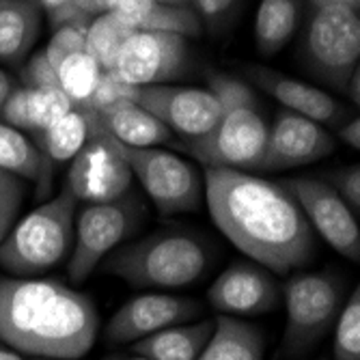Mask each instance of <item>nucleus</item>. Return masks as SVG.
<instances>
[{"instance_id":"obj_1","label":"nucleus","mask_w":360,"mask_h":360,"mask_svg":"<svg viewBox=\"0 0 360 360\" xmlns=\"http://www.w3.org/2000/svg\"><path fill=\"white\" fill-rule=\"evenodd\" d=\"M203 199L216 226L261 268L287 274L317 252L315 231L285 184L246 171L205 169Z\"/></svg>"},{"instance_id":"obj_2","label":"nucleus","mask_w":360,"mask_h":360,"mask_svg":"<svg viewBox=\"0 0 360 360\" xmlns=\"http://www.w3.org/2000/svg\"><path fill=\"white\" fill-rule=\"evenodd\" d=\"M100 315L84 293L50 278H0V341L48 360L84 356L97 337Z\"/></svg>"},{"instance_id":"obj_3","label":"nucleus","mask_w":360,"mask_h":360,"mask_svg":"<svg viewBox=\"0 0 360 360\" xmlns=\"http://www.w3.org/2000/svg\"><path fill=\"white\" fill-rule=\"evenodd\" d=\"M207 84L220 102V115L205 134L181 139L177 147L205 169L261 171L268 121L252 89L229 74H210Z\"/></svg>"},{"instance_id":"obj_4","label":"nucleus","mask_w":360,"mask_h":360,"mask_svg":"<svg viewBox=\"0 0 360 360\" xmlns=\"http://www.w3.org/2000/svg\"><path fill=\"white\" fill-rule=\"evenodd\" d=\"M210 261V246L201 236L171 226L115 248L104 272L139 289H181L199 283Z\"/></svg>"},{"instance_id":"obj_5","label":"nucleus","mask_w":360,"mask_h":360,"mask_svg":"<svg viewBox=\"0 0 360 360\" xmlns=\"http://www.w3.org/2000/svg\"><path fill=\"white\" fill-rule=\"evenodd\" d=\"M78 201L68 186L50 201L13 222L0 244V270L9 276H39L72 252Z\"/></svg>"},{"instance_id":"obj_6","label":"nucleus","mask_w":360,"mask_h":360,"mask_svg":"<svg viewBox=\"0 0 360 360\" xmlns=\"http://www.w3.org/2000/svg\"><path fill=\"white\" fill-rule=\"evenodd\" d=\"M300 56L315 78L345 91L360 60L358 11L345 5L315 7L304 30Z\"/></svg>"},{"instance_id":"obj_7","label":"nucleus","mask_w":360,"mask_h":360,"mask_svg":"<svg viewBox=\"0 0 360 360\" xmlns=\"http://www.w3.org/2000/svg\"><path fill=\"white\" fill-rule=\"evenodd\" d=\"M341 298L343 283L337 274L319 272L291 278L285 285L287 323L281 352L287 358H298L313 349L335 326Z\"/></svg>"},{"instance_id":"obj_8","label":"nucleus","mask_w":360,"mask_h":360,"mask_svg":"<svg viewBox=\"0 0 360 360\" xmlns=\"http://www.w3.org/2000/svg\"><path fill=\"white\" fill-rule=\"evenodd\" d=\"M117 147L160 214L175 216L201 207L203 175L190 160L158 147H132L119 141Z\"/></svg>"},{"instance_id":"obj_9","label":"nucleus","mask_w":360,"mask_h":360,"mask_svg":"<svg viewBox=\"0 0 360 360\" xmlns=\"http://www.w3.org/2000/svg\"><path fill=\"white\" fill-rule=\"evenodd\" d=\"M143 203L129 192L117 201L91 203L76 216V236L68 261L74 285L84 283L93 270L134 231L143 220Z\"/></svg>"},{"instance_id":"obj_10","label":"nucleus","mask_w":360,"mask_h":360,"mask_svg":"<svg viewBox=\"0 0 360 360\" xmlns=\"http://www.w3.org/2000/svg\"><path fill=\"white\" fill-rule=\"evenodd\" d=\"M188 70V37L160 30H134L121 46L108 72L123 84L149 86L171 84Z\"/></svg>"},{"instance_id":"obj_11","label":"nucleus","mask_w":360,"mask_h":360,"mask_svg":"<svg viewBox=\"0 0 360 360\" xmlns=\"http://www.w3.org/2000/svg\"><path fill=\"white\" fill-rule=\"evenodd\" d=\"M123 100H129L165 123L181 139L205 134L220 115V102L210 89L149 84L123 86Z\"/></svg>"},{"instance_id":"obj_12","label":"nucleus","mask_w":360,"mask_h":360,"mask_svg":"<svg viewBox=\"0 0 360 360\" xmlns=\"http://www.w3.org/2000/svg\"><path fill=\"white\" fill-rule=\"evenodd\" d=\"M132 171L121 155L117 141L102 127L72 160L68 173V186L76 201L108 203L117 201L129 192Z\"/></svg>"},{"instance_id":"obj_13","label":"nucleus","mask_w":360,"mask_h":360,"mask_svg":"<svg viewBox=\"0 0 360 360\" xmlns=\"http://www.w3.org/2000/svg\"><path fill=\"white\" fill-rule=\"evenodd\" d=\"M315 231L339 255L349 261L360 259V226L356 214L335 192V188L319 177H293L285 181Z\"/></svg>"},{"instance_id":"obj_14","label":"nucleus","mask_w":360,"mask_h":360,"mask_svg":"<svg viewBox=\"0 0 360 360\" xmlns=\"http://www.w3.org/2000/svg\"><path fill=\"white\" fill-rule=\"evenodd\" d=\"M203 304L194 298L173 296V293H145L125 302L108 321L106 337L112 343H136L153 333L203 315Z\"/></svg>"},{"instance_id":"obj_15","label":"nucleus","mask_w":360,"mask_h":360,"mask_svg":"<svg viewBox=\"0 0 360 360\" xmlns=\"http://www.w3.org/2000/svg\"><path fill=\"white\" fill-rule=\"evenodd\" d=\"M333 151L335 139L321 123L283 108L276 112L272 125H268L261 171H285L313 165Z\"/></svg>"},{"instance_id":"obj_16","label":"nucleus","mask_w":360,"mask_h":360,"mask_svg":"<svg viewBox=\"0 0 360 360\" xmlns=\"http://www.w3.org/2000/svg\"><path fill=\"white\" fill-rule=\"evenodd\" d=\"M207 302L222 315H261L281 302V287L259 264H233L207 289Z\"/></svg>"},{"instance_id":"obj_17","label":"nucleus","mask_w":360,"mask_h":360,"mask_svg":"<svg viewBox=\"0 0 360 360\" xmlns=\"http://www.w3.org/2000/svg\"><path fill=\"white\" fill-rule=\"evenodd\" d=\"M248 78L261 91H266L276 102H281L285 110L302 115L321 125H341L343 121H347L345 108L335 97L313 84H307L268 68H259V65L248 68Z\"/></svg>"},{"instance_id":"obj_18","label":"nucleus","mask_w":360,"mask_h":360,"mask_svg":"<svg viewBox=\"0 0 360 360\" xmlns=\"http://www.w3.org/2000/svg\"><path fill=\"white\" fill-rule=\"evenodd\" d=\"M108 13L134 30L175 32L181 37L203 35V22L192 5H169L160 0H112Z\"/></svg>"},{"instance_id":"obj_19","label":"nucleus","mask_w":360,"mask_h":360,"mask_svg":"<svg viewBox=\"0 0 360 360\" xmlns=\"http://www.w3.org/2000/svg\"><path fill=\"white\" fill-rule=\"evenodd\" d=\"M72 108L74 102L58 86H22L11 91L0 115L18 129L41 134Z\"/></svg>"},{"instance_id":"obj_20","label":"nucleus","mask_w":360,"mask_h":360,"mask_svg":"<svg viewBox=\"0 0 360 360\" xmlns=\"http://www.w3.org/2000/svg\"><path fill=\"white\" fill-rule=\"evenodd\" d=\"M106 132L123 145L158 147L171 139V129L153 115L129 100H119L110 106L95 108Z\"/></svg>"},{"instance_id":"obj_21","label":"nucleus","mask_w":360,"mask_h":360,"mask_svg":"<svg viewBox=\"0 0 360 360\" xmlns=\"http://www.w3.org/2000/svg\"><path fill=\"white\" fill-rule=\"evenodd\" d=\"M214 333V319H194L153 333L134 343V352L147 360H196Z\"/></svg>"},{"instance_id":"obj_22","label":"nucleus","mask_w":360,"mask_h":360,"mask_svg":"<svg viewBox=\"0 0 360 360\" xmlns=\"http://www.w3.org/2000/svg\"><path fill=\"white\" fill-rule=\"evenodd\" d=\"M104 125L91 104H74L54 125L41 132V151L50 162H68L100 132Z\"/></svg>"},{"instance_id":"obj_23","label":"nucleus","mask_w":360,"mask_h":360,"mask_svg":"<svg viewBox=\"0 0 360 360\" xmlns=\"http://www.w3.org/2000/svg\"><path fill=\"white\" fill-rule=\"evenodd\" d=\"M41 32V9L32 0H0V60L22 63Z\"/></svg>"},{"instance_id":"obj_24","label":"nucleus","mask_w":360,"mask_h":360,"mask_svg":"<svg viewBox=\"0 0 360 360\" xmlns=\"http://www.w3.org/2000/svg\"><path fill=\"white\" fill-rule=\"evenodd\" d=\"M196 360H264V335L233 315L214 319V333Z\"/></svg>"},{"instance_id":"obj_25","label":"nucleus","mask_w":360,"mask_h":360,"mask_svg":"<svg viewBox=\"0 0 360 360\" xmlns=\"http://www.w3.org/2000/svg\"><path fill=\"white\" fill-rule=\"evenodd\" d=\"M302 15V0H261L255 15V46L259 54L281 52L296 35Z\"/></svg>"},{"instance_id":"obj_26","label":"nucleus","mask_w":360,"mask_h":360,"mask_svg":"<svg viewBox=\"0 0 360 360\" xmlns=\"http://www.w3.org/2000/svg\"><path fill=\"white\" fill-rule=\"evenodd\" d=\"M0 169L46 188L52 175V162L18 127L0 123Z\"/></svg>"},{"instance_id":"obj_27","label":"nucleus","mask_w":360,"mask_h":360,"mask_svg":"<svg viewBox=\"0 0 360 360\" xmlns=\"http://www.w3.org/2000/svg\"><path fill=\"white\" fill-rule=\"evenodd\" d=\"M132 32H134V28L123 24L117 15L100 13V15H95L86 26L84 52L91 54L104 72H108L112 68L121 46L125 44V39L132 35Z\"/></svg>"},{"instance_id":"obj_28","label":"nucleus","mask_w":360,"mask_h":360,"mask_svg":"<svg viewBox=\"0 0 360 360\" xmlns=\"http://www.w3.org/2000/svg\"><path fill=\"white\" fill-rule=\"evenodd\" d=\"M102 68L97 60L86 52H76L65 56L56 65V80L58 89L70 97L74 104H89L93 91L100 82Z\"/></svg>"},{"instance_id":"obj_29","label":"nucleus","mask_w":360,"mask_h":360,"mask_svg":"<svg viewBox=\"0 0 360 360\" xmlns=\"http://www.w3.org/2000/svg\"><path fill=\"white\" fill-rule=\"evenodd\" d=\"M335 328V360H360V291L354 287L349 300L339 311Z\"/></svg>"},{"instance_id":"obj_30","label":"nucleus","mask_w":360,"mask_h":360,"mask_svg":"<svg viewBox=\"0 0 360 360\" xmlns=\"http://www.w3.org/2000/svg\"><path fill=\"white\" fill-rule=\"evenodd\" d=\"M190 5L201 18L203 28L214 35H224L236 24L244 0H190Z\"/></svg>"},{"instance_id":"obj_31","label":"nucleus","mask_w":360,"mask_h":360,"mask_svg":"<svg viewBox=\"0 0 360 360\" xmlns=\"http://www.w3.org/2000/svg\"><path fill=\"white\" fill-rule=\"evenodd\" d=\"M22 199H24L22 179L0 169V244H3L9 229L15 222V216L22 207Z\"/></svg>"},{"instance_id":"obj_32","label":"nucleus","mask_w":360,"mask_h":360,"mask_svg":"<svg viewBox=\"0 0 360 360\" xmlns=\"http://www.w3.org/2000/svg\"><path fill=\"white\" fill-rule=\"evenodd\" d=\"M86 26L89 24H72V26H60L52 35L48 48L44 54L48 56L50 65L56 72V65L70 54L84 52V37H86Z\"/></svg>"},{"instance_id":"obj_33","label":"nucleus","mask_w":360,"mask_h":360,"mask_svg":"<svg viewBox=\"0 0 360 360\" xmlns=\"http://www.w3.org/2000/svg\"><path fill=\"white\" fill-rule=\"evenodd\" d=\"M41 11H46L50 24L54 28L72 26V24H89L93 18L84 11L82 0H32Z\"/></svg>"},{"instance_id":"obj_34","label":"nucleus","mask_w":360,"mask_h":360,"mask_svg":"<svg viewBox=\"0 0 360 360\" xmlns=\"http://www.w3.org/2000/svg\"><path fill=\"white\" fill-rule=\"evenodd\" d=\"M328 184L345 201V205L358 216L360 214V167L349 165V167H343V169L335 171L330 175Z\"/></svg>"},{"instance_id":"obj_35","label":"nucleus","mask_w":360,"mask_h":360,"mask_svg":"<svg viewBox=\"0 0 360 360\" xmlns=\"http://www.w3.org/2000/svg\"><path fill=\"white\" fill-rule=\"evenodd\" d=\"M22 78H24V86H58L56 72L50 65L48 56L44 54V50L28 58Z\"/></svg>"},{"instance_id":"obj_36","label":"nucleus","mask_w":360,"mask_h":360,"mask_svg":"<svg viewBox=\"0 0 360 360\" xmlns=\"http://www.w3.org/2000/svg\"><path fill=\"white\" fill-rule=\"evenodd\" d=\"M339 139H341L347 147L360 149V119H358L356 115L339 125Z\"/></svg>"},{"instance_id":"obj_37","label":"nucleus","mask_w":360,"mask_h":360,"mask_svg":"<svg viewBox=\"0 0 360 360\" xmlns=\"http://www.w3.org/2000/svg\"><path fill=\"white\" fill-rule=\"evenodd\" d=\"M345 93L352 97V102L358 104L360 102V68L352 74V78L347 80V86H345Z\"/></svg>"},{"instance_id":"obj_38","label":"nucleus","mask_w":360,"mask_h":360,"mask_svg":"<svg viewBox=\"0 0 360 360\" xmlns=\"http://www.w3.org/2000/svg\"><path fill=\"white\" fill-rule=\"evenodd\" d=\"M0 360H48V358L28 356V354H22L13 347H0Z\"/></svg>"},{"instance_id":"obj_39","label":"nucleus","mask_w":360,"mask_h":360,"mask_svg":"<svg viewBox=\"0 0 360 360\" xmlns=\"http://www.w3.org/2000/svg\"><path fill=\"white\" fill-rule=\"evenodd\" d=\"M13 91V84H11V78L0 70V108H3V104L7 102V97L11 95Z\"/></svg>"},{"instance_id":"obj_40","label":"nucleus","mask_w":360,"mask_h":360,"mask_svg":"<svg viewBox=\"0 0 360 360\" xmlns=\"http://www.w3.org/2000/svg\"><path fill=\"white\" fill-rule=\"evenodd\" d=\"M313 7H326V5H345V7H352L358 11L360 7V0H311Z\"/></svg>"},{"instance_id":"obj_41","label":"nucleus","mask_w":360,"mask_h":360,"mask_svg":"<svg viewBox=\"0 0 360 360\" xmlns=\"http://www.w3.org/2000/svg\"><path fill=\"white\" fill-rule=\"evenodd\" d=\"M160 3H169V5H190V0H160Z\"/></svg>"},{"instance_id":"obj_42","label":"nucleus","mask_w":360,"mask_h":360,"mask_svg":"<svg viewBox=\"0 0 360 360\" xmlns=\"http://www.w3.org/2000/svg\"><path fill=\"white\" fill-rule=\"evenodd\" d=\"M129 360H147V358H143V356H136V358H129Z\"/></svg>"}]
</instances>
